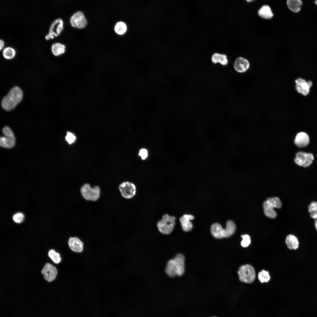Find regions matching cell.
Masks as SVG:
<instances>
[{
	"mask_svg": "<svg viewBox=\"0 0 317 317\" xmlns=\"http://www.w3.org/2000/svg\"><path fill=\"white\" fill-rule=\"evenodd\" d=\"M308 211L310 216L317 220V202H311L308 207Z\"/></svg>",
	"mask_w": 317,
	"mask_h": 317,
	"instance_id": "obj_26",
	"label": "cell"
},
{
	"mask_svg": "<svg viewBox=\"0 0 317 317\" xmlns=\"http://www.w3.org/2000/svg\"><path fill=\"white\" fill-rule=\"evenodd\" d=\"M70 22L71 25L73 27L79 29L85 28L87 23L86 18L81 11H77L71 16Z\"/></svg>",
	"mask_w": 317,
	"mask_h": 317,
	"instance_id": "obj_9",
	"label": "cell"
},
{
	"mask_svg": "<svg viewBox=\"0 0 317 317\" xmlns=\"http://www.w3.org/2000/svg\"><path fill=\"white\" fill-rule=\"evenodd\" d=\"M127 29L126 25L124 22L122 21L117 22L114 27L115 33L119 35L124 34L126 32Z\"/></svg>",
	"mask_w": 317,
	"mask_h": 317,
	"instance_id": "obj_25",
	"label": "cell"
},
{
	"mask_svg": "<svg viewBox=\"0 0 317 317\" xmlns=\"http://www.w3.org/2000/svg\"><path fill=\"white\" fill-rule=\"evenodd\" d=\"M23 96L22 91L19 87H13L3 98L1 102L2 107L7 111L13 109L21 100Z\"/></svg>",
	"mask_w": 317,
	"mask_h": 317,
	"instance_id": "obj_1",
	"label": "cell"
},
{
	"mask_svg": "<svg viewBox=\"0 0 317 317\" xmlns=\"http://www.w3.org/2000/svg\"><path fill=\"white\" fill-rule=\"evenodd\" d=\"M194 217L191 215L184 214L180 218L179 220L183 230L185 231H190L193 228V225L190 220L193 219Z\"/></svg>",
	"mask_w": 317,
	"mask_h": 317,
	"instance_id": "obj_14",
	"label": "cell"
},
{
	"mask_svg": "<svg viewBox=\"0 0 317 317\" xmlns=\"http://www.w3.org/2000/svg\"><path fill=\"white\" fill-rule=\"evenodd\" d=\"M315 3L317 5V0L315 1Z\"/></svg>",
	"mask_w": 317,
	"mask_h": 317,
	"instance_id": "obj_37",
	"label": "cell"
},
{
	"mask_svg": "<svg viewBox=\"0 0 317 317\" xmlns=\"http://www.w3.org/2000/svg\"><path fill=\"white\" fill-rule=\"evenodd\" d=\"M4 46V42L1 40H0V50H1Z\"/></svg>",
	"mask_w": 317,
	"mask_h": 317,
	"instance_id": "obj_35",
	"label": "cell"
},
{
	"mask_svg": "<svg viewBox=\"0 0 317 317\" xmlns=\"http://www.w3.org/2000/svg\"><path fill=\"white\" fill-rule=\"evenodd\" d=\"M76 139V137L73 134L69 131L67 132L65 139L69 144H71L74 142Z\"/></svg>",
	"mask_w": 317,
	"mask_h": 317,
	"instance_id": "obj_33",
	"label": "cell"
},
{
	"mask_svg": "<svg viewBox=\"0 0 317 317\" xmlns=\"http://www.w3.org/2000/svg\"></svg>",
	"mask_w": 317,
	"mask_h": 317,
	"instance_id": "obj_39",
	"label": "cell"
},
{
	"mask_svg": "<svg viewBox=\"0 0 317 317\" xmlns=\"http://www.w3.org/2000/svg\"><path fill=\"white\" fill-rule=\"evenodd\" d=\"M49 257L54 262L58 264L61 260V258L59 253L56 252L53 249L49 250L48 253Z\"/></svg>",
	"mask_w": 317,
	"mask_h": 317,
	"instance_id": "obj_28",
	"label": "cell"
},
{
	"mask_svg": "<svg viewBox=\"0 0 317 317\" xmlns=\"http://www.w3.org/2000/svg\"><path fill=\"white\" fill-rule=\"evenodd\" d=\"M138 155L142 160H145L148 156V151L145 148H141L139 150Z\"/></svg>",
	"mask_w": 317,
	"mask_h": 317,
	"instance_id": "obj_34",
	"label": "cell"
},
{
	"mask_svg": "<svg viewBox=\"0 0 317 317\" xmlns=\"http://www.w3.org/2000/svg\"><path fill=\"white\" fill-rule=\"evenodd\" d=\"M315 228L317 231V220L315 222Z\"/></svg>",
	"mask_w": 317,
	"mask_h": 317,
	"instance_id": "obj_36",
	"label": "cell"
},
{
	"mask_svg": "<svg viewBox=\"0 0 317 317\" xmlns=\"http://www.w3.org/2000/svg\"><path fill=\"white\" fill-rule=\"evenodd\" d=\"M212 61L214 63H220L223 65H227L228 63L227 56L225 54L218 53H214L212 57Z\"/></svg>",
	"mask_w": 317,
	"mask_h": 317,
	"instance_id": "obj_22",
	"label": "cell"
},
{
	"mask_svg": "<svg viewBox=\"0 0 317 317\" xmlns=\"http://www.w3.org/2000/svg\"><path fill=\"white\" fill-rule=\"evenodd\" d=\"M236 228L234 222L232 221L228 220L226 222L225 229L223 228L219 223H215L212 225L210 231L214 237L220 239L231 236L235 232Z\"/></svg>",
	"mask_w": 317,
	"mask_h": 317,
	"instance_id": "obj_2",
	"label": "cell"
},
{
	"mask_svg": "<svg viewBox=\"0 0 317 317\" xmlns=\"http://www.w3.org/2000/svg\"><path fill=\"white\" fill-rule=\"evenodd\" d=\"M313 159V156L311 154L299 152L296 154L294 161L299 166L307 167L312 163Z\"/></svg>",
	"mask_w": 317,
	"mask_h": 317,
	"instance_id": "obj_10",
	"label": "cell"
},
{
	"mask_svg": "<svg viewBox=\"0 0 317 317\" xmlns=\"http://www.w3.org/2000/svg\"><path fill=\"white\" fill-rule=\"evenodd\" d=\"M63 29V23L62 19L58 18L55 20L52 23L49 30L48 34L45 36L47 40L53 38L54 36H59Z\"/></svg>",
	"mask_w": 317,
	"mask_h": 317,
	"instance_id": "obj_8",
	"label": "cell"
},
{
	"mask_svg": "<svg viewBox=\"0 0 317 317\" xmlns=\"http://www.w3.org/2000/svg\"><path fill=\"white\" fill-rule=\"evenodd\" d=\"M81 194L86 200L96 201L99 198L100 193V187L97 186L91 187L88 183L83 185L80 189Z\"/></svg>",
	"mask_w": 317,
	"mask_h": 317,
	"instance_id": "obj_4",
	"label": "cell"
},
{
	"mask_svg": "<svg viewBox=\"0 0 317 317\" xmlns=\"http://www.w3.org/2000/svg\"><path fill=\"white\" fill-rule=\"evenodd\" d=\"M69 246L71 250L76 252H81L83 249V244L77 237H71L68 240Z\"/></svg>",
	"mask_w": 317,
	"mask_h": 317,
	"instance_id": "obj_15",
	"label": "cell"
},
{
	"mask_svg": "<svg viewBox=\"0 0 317 317\" xmlns=\"http://www.w3.org/2000/svg\"><path fill=\"white\" fill-rule=\"evenodd\" d=\"M265 201L274 208H280L281 206L280 200L277 197L268 198Z\"/></svg>",
	"mask_w": 317,
	"mask_h": 317,
	"instance_id": "obj_27",
	"label": "cell"
},
{
	"mask_svg": "<svg viewBox=\"0 0 317 317\" xmlns=\"http://www.w3.org/2000/svg\"><path fill=\"white\" fill-rule=\"evenodd\" d=\"M240 280L242 282L251 283L254 280L255 271L253 267L249 264L243 265L238 271Z\"/></svg>",
	"mask_w": 317,
	"mask_h": 317,
	"instance_id": "obj_5",
	"label": "cell"
},
{
	"mask_svg": "<svg viewBox=\"0 0 317 317\" xmlns=\"http://www.w3.org/2000/svg\"><path fill=\"white\" fill-rule=\"evenodd\" d=\"M24 218V214L20 212L15 213L13 216V219L14 221L18 223L22 222L23 221Z\"/></svg>",
	"mask_w": 317,
	"mask_h": 317,
	"instance_id": "obj_31",
	"label": "cell"
},
{
	"mask_svg": "<svg viewBox=\"0 0 317 317\" xmlns=\"http://www.w3.org/2000/svg\"><path fill=\"white\" fill-rule=\"evenodd\" d=\"M15 51L12 48L7 47L4 49L3 52L4 57L7 59H11L15 56Z\"/></svg>",
	"mask_w": 317,
	"mask_h": 317,
	"instance_id": "obj_29",
	"label": "cell"
},
{
	"mask_svg": "<svg viewBox=\"0 0 317 317\" xmlns=\"http://www.w3.org/2000/svg\"><path fill=\"white\" fill-rule=\"evenodd\" d=\"M176 217L168 214H163L157 223L159 232L164 235H168L173 230L176 224Z\"/></svg>",
	"mask_w": 317,
	"mask_h": 317,
	"instance_id": "obj_3",
	"label": "cell"
},
{
	"mask_svg": "<svg viewBox=\"0 0 317 317\" xmlns=\"http://www.w3.org/2000/svg\"><path fill=\"white\" fill-rule=\"evenodd\" d=\"M285 243L288 248L291 250H296L299 246V242L297 237L292 234L288 235L286 239Z\"/></svg>",
	"mask_w": 317,
	"mask_h": 317,
	"instance_id": "obj_18",
	"label": "cell"
},
{
	"mask_svg": "<svg viewBox=\"0 0 317 317\" xmlns=\"http://www.w3.org/2000/svg\"><path fill=\"white\" fill-rule=\"evenodd\" d=\"M165 272L166 274L171 277L177 275V271L173 259L170 260L166 265Z\"/></svg>",
	"mask_w": 317,
	"mask_h": 317,
	"instance_id": "obj_21",
	"label": "cell"
},
{
	"mask_svg": "<svg viewBox=\"0 0 317 317\" xmlns=\"http://www.w3.org/2000/svg\"><path fill=\"white\" fill-rule=\"evenodd\" d=\"M119 189L122 196L126 199L133 198L136 193L135 185L130 181H126L122 183L119 186Z\"/></svg>",
	"mask_w": 317,
	"mask_h": 317,
	"instance_id": "obj_6",
	"label": "cell"
},
{
	"mask_svg": "<svg viewBox=\"0 0 317 317\" xmlns=\"http://www.w3.org/2000/svg\"><path fill=\"white\" fill-rule=\"evenodd\" d=\"M41 273L43 275L44 278L50 282L55 279L57 274V271L55 267L49 263H47L42 270Z\"/></svg>",
	"mask_w": 317,
	"mask_h": 317,
	"instance_id": "obj_12",
	"label": "cell"
},
{
	"mask_svg": "<svg viewBox=\"0 0 317 317\" xmlns=\"http://www.w3.org/2000/svg\"><path fill=\"white\" fill-rule=\"evenodd\" d=\"M258 278L261 283L267 282L270 280V276L268 271L263 270L259 272Z\"/></svg>",
	"mask_w": 317,
	"mask_h": 317,
	"instance_id": "obj_30",
	"label": "cell"
},
{
	"mask_svg": "<svg viewBox=\"0 0 317 317\" xmlns=\"http://www.w3.org/2000/svg\"><path fill=\"white\" fill-rule=\"evenodd\" d=\"M258 14L265 19H271L274 15L270 7L267 5L263 6L258 10Z\"/></svg>",
	"mask_w": 317,
	"mask_h": 317,
	"instance_id": "obj_19",
	"label": "cell"
},
{
	"mask_svg": "<svg viewBox=\"0 0 317 317\" xmlns=\"http://www.w3.org/2000/svg\"><path fill=\"white\" fill-rule=\"evenodd\" d=\"M249 63L248 61L245 58L242 57L237 58L235 60L234 64V68L237 72H244L249 68Z\"/></svg>",
	"mask_w": 317,
	"mask_h": 317,
	"instance_id": "obj_13",
	"label": "cell"
},
{
	"mask_svg": "<svg viewBox=\"0 0 317 317\" xmlns=\"http://www.w3.org/2000/svg\"><path fill=\"white\" fill-rule=\"evenodd\" d=\"M65 45L60 43H55L53 44L51 47V50L53 54L58 56L64 53L65 51Z\"/></svg>",
	"mask_w": 317,
	"mask_h": 317,
	"instance_id": "obj_23",
	"label": "cell"
},
{
	"mask_svg": "<svg viewBox=\"0 0 317 317\" xmlns=\"http://www.w3.org/2000/svg\"><path fill=\"white\" fill-rule=\"evenodd\" d=\"M264 212L266 215L268 217L274 218L276 216V213L274 209V208L265 201L263 205Z\"/></svg>",
	"mask_w": 317,
	"mask_h": 317,
	"instance_id": "obj_24",
	"label": "cell"
},
{
	"mask_svg": "<svg viewBox=\"0 0 317 317\" xmlns=\"http://www.w3.org/2000/svg\"><path fill=\"white\" fill-rule=\"evenodd\" d=\"M253 0H247V1L248 2L253 1Z\"/></svg>",
	"mask_w": 317,
	"mask_h": 317,
	"instance_id": "obj_38",
	"label": "cell"
},
{
	"mask_svg": "<svg viewBox=\"0 0 317 317\" xmlns=\"http://www.w3.org/2000/svg\"><path fill=\"white\" fill-rule=\"evenodd\" d=\"M309 141L308 136L304 132H301L298 133L294 140L295 144L299 148H302L306 146L309 144Z\"/></svg>",
	"mask_w": 317,
	"mask_h": 317,
	"instance_id": "obj_17",
	"label": "cell"
},
{
	"mask_svg": "<svg viewBox=\"0 0 317 317\" xmlns=\"http://www.w3.org/2000/svg\"><path fill=\"white\" fill-rule=\"evenodd\" d=\"M3 132L4 136L0 138V146L5 148L13 147L15 144V139L11 130L9 127H5L3 128Z\"/></svg>",
	"mask_w": 317,
	"mask_h": 317,
	"instance_id": "obj_7",
	"label": "cell"
},
{
	"mask_svg": "<svg viewBox=\"0 0 317 317\" xmlns=\"http://www.w3.org/2000/svg\"><path fill=\"white\" fill-rule=\"evenodd\" d=\"M296 83V89L297 92L302 95L306 96L309 93L312 83L311 81L306 82L304 79L299 78L295 81Z\"/></svg>",
	"mask_w": 317,
	"mask_h": 317,
	"instance_id": "obj_11",
	"label": "cell"
},
{
	"mask_svg": "<svg viewBox=\"0 0 317 317\" xmlns=\"http://www.w3.org/2000/svg\"><path fill=\"white\" fill-rule=\"evenodd\" d=\"M241 237L242 238V240L241 242V245L243 247H246L248 246L251 242L250 237L248 235H242Z\"/></svg>",
	"mask_w": 317,
	"mask_h": 317,
	"instance_id": "obj_32",
	"label": "cell"
},
{
	"mask_svg": "<svg viewBox=\"0 0 317 317\" xmlns=\"http://www.w3.org/2000/svg\"><path fill=\"white\" fill-rule=\"evenodd\" d=\"M177 270V275H182L185 271V258L181 254H177L173 259Z\"/></svg>",
	"mask_w": 317,
	"mask_h": 317,
	"instance_id": "obj_16",
	"label": "cell"
},
{
	"mask_svg": "<svg viewBox=\"0 0 317 317\" xmlns=\"http://www.w3.org/2000/svg\"><path fill=\"white\" fill-rule=\"evenodd\" d=\"M286 3L290 10L294 12L297 13L301 10L303 2L300 0H288Z\"/></svg>",
	"mask_w": 317,
	"mask_h": 317,
	"instance_id": "obj_20",
	"label": "cell"
}]
</instances>
